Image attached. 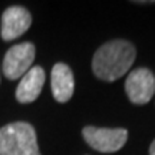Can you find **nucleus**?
I'll return each instance as SVG.
<instances>
[{
	"instance_id": "1",
	"label": "nucleus",
	"mask_w": 155,
	"mask_h": 155,
	"mask_svg": "<svg viewBox=\"0 0 155 155\" xmlns=\"http://www.w3.org/2000/svg\"><path fill=\"white\" fill-rule=\"evenodd\" d=\"M137 58V50L131 42L124 39H116L106 42L95 52L92 59V71L95 76L105 81L114 82L127 75Z\"/></svg>"
},
{
	"instance_id": "2",
	"label": "nucleus",
	"mask_w": 155,
	"mask_h": 155,
	"mask_svg": "<svg viewBox=\"0 0 155 155\" xmlns=\"http://www.w3.org/2000/svg\"><path fill=\"white\" fill-rule=\"evenodd\" d=\"M0 155H40L33 125L13 122L0 128Z\"/></svg>"
},
{
	"instance_id": "3",
	"label": "nucleus",
	"mask_w": 155,
	"mask_h": 155,
	"mask_svg": "<svg viewBox=\"0 0 155 155\" xmlns=\"http://www.w3.org/2000/svg\"><path fill=\"white\" fill-rule=\"evenodd\" d=\"M82 137L86 144L102 154H112L127 144L128 131L124 128H96L85 127Z\"/></svg>"
},
{
	"instance_id": "4",
	"label": "nucleus",
	"mask_w": 155,
	"mask_h": 155,
	"mask_svg": "<svg viewBox=\"0 0 155 155\" xmlns=\"http://www.w3.org/2000/svg\"><path fill=\"white\" fill-rule=\"evenodd\" d=\"M35 56H36V49L33 43L23 42V43L13 45L6 52L5 59H3L5 76L10 81L23 78V75L32 68Z\"/></svg>"
},
{
	"instance_id": "5",
	"label": "nucleus",
	"mask_w": 155,
	"mask_h": 155,
	"mask_svg": "<svg viewBox=\"0 0 155 155\" xmlns=\"http://www.w3.org/2000/svg\"><path fill=\"white\" fill-rule=\"evenodd\" d=\"M125 92L135 105L148 104L155 94V75L148 68L134 69L127 76Z\"/></svg>"
},
{
	"instance_id": "6",
	"label": "nucleus",
	"mask_w": 155,
	"mask_h": 155,
	"mask_svg": "<svg viewBox=\"0 0 155 155\" xmlns=\"http://www.w3.org/2000/svg\"><path fill=\"white\" fill-rule=\"evenodd\" d=\"M32 25V15L23 6H10L2 15L0 36L5 42L20 38Z\"/></svg>"
},
{
	"instance_id": "7",
	"label": "nucleus",
	"mask_w": 155,
	"mask_h": 155,
	"mask_svg": "<svg viewBox=\"0 0 155 155\" xmlns=\"http://www.w3.org/2000/svg\"><path fill=\"white\" fill-rule=\"evenodd\" d=\"M52 94L58 102L65 104L72 98L75 91V79L72 69L66 63H56L50 73Z\"/></svg>"
},
{
	"instance_id": "8",
	"label": "nucleus",
	"mask_w": 155,
	"mask_h": 155,
	"mask_svg": "<svg viewBox=\"0 0 155 155\" xmlns=\"http://www.w3.org/2000/svg\"><path fill=\"white\" fill-rule=\"evenodd\" d=\"M45 78H46V75H45V71L42 66L30 68L20 79V83L17 85L16 99L20 104L35 102L43 89Z\"/></svg>"
},
{
	"instance_id": "9",
	"label": "nucleus",
	"mask_w": 155,
	"mask_h": 155,
	"mask_svg": "<svg viewBox=\"0 0 155 155\" xmlns=\"http://www.w3.org/2000/svg\"><path fill=\"white\" fill-rule=\"evenodd\" d=\"M150 155H155V139L152 141V144L150 145Z\"/></svg>"
},
{
	"instance_id": "10",
	"label": "nucleus",
	"mask_w": 155,
	"mask_h": 155,
	"mask_svg": "<svg viewBox=\"0 0 155 155\" xmlns=\"http://www.w3.org/2000/svg\"><path fill=\"white\" fill-rule=\"evenodd\" d=\"M134 3H138V5H154L155 0H150V2H144V0H141V2H134Z\"/></svg>"
}]
</instances>
